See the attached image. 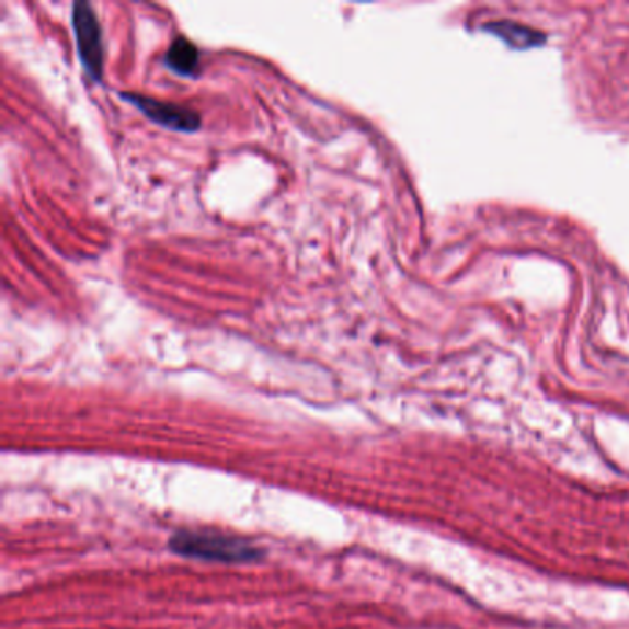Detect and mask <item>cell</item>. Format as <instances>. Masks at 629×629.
I'll return each mask as SVG.
<instances>
[{"label":"cell","instance_id":"cell-1","mask_svg":"<svg viewBox=\"0 0 629 629\" xmlns=\"http://www.w3.org/2000/svg\"><path fill=\"white\" fill-rule=\"evenodd\" d=\"M169 547L183 558L229 565L255 563L264 558L263 548L250 539L218 530H178L170 537Z\"/></svg>","mask_w":629,"mask_h":629},{"label":"cell","instance_id":"cell-2","mask_svg":"<svg viewBox=\"0 0 629 629\" xmlns=\"http://www.w3.org/2000/svg\"><path fill=\"white\" fill-rule=\"evenodd\" d=\"M72 28L77 37L78 56L89 77L99 82L104 72V48L102 30L93 7L88 2H77L72 7Z\"/></svg>","mask_w":629,"mask_h":629},{"label":"cell","instance_id":"cell-3","mask_svg":"<svg viewBox=\"0 0 629 629\" xmlns=\"http://www.w3.org/2000/svg\"><path fill=\"white\" fill-rule=\"evenodd\" d=\"M123 99L131 102L140 113H145L146 117L164 128L191 134L202 126L198 113L183 105L167 104L137 93H124Z\"/></svg>","mask_w":629,"mask_h":629},{"label":"cell","instance_id":"cell-4","mask_svg":"<svg viewBox=\"0 0 629 629\" xmlns=\"http://www.w3.org/2000/svg\"><path fill=\"white\" fill-rule=\"evenodd\" d=\"M482 30L488 34L496 35L499 39L507 43V47L517 48V50L542 47L547 42V35L539 30L515 23V21H491V23H485Z\"/></svg>","mask_w":629,"mask_h":629},{"label":"cell","instance_id":"cell-5","mask_svg":"<svg viewBox=\"0 0 629 629\" xmlns=\"http://www.w3.org/2000/svg\"><path fill=\"white\" fill-rule=\"evenodd\" d=\"M164 64L181 77H193L199 65V50L187 37H178L164 56Z\"/></svg>","mask_w":629,"mask_h":629}]
</instances>
